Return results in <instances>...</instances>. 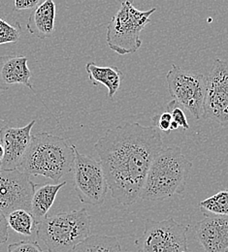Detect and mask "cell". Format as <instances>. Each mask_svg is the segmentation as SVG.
I'll use <instances>...</instances> for the list:
<instances>
[{
	"label": "cell",
	"instance_id": "6da1fadb",
	"mask_svg": "<svg viewBox=\"0 0 228 252\" xmlns=\"http://www.w3.org/2000/svg\"><path fill=\"white\" fill-rule=\"evenodd\" d=\"M166 146L155 126L125 123L110 128L95 144L112 197L124 206L139 198L155 158Z\"/></svg>",
	"mask_w": 228,
	"mask_h": 252
},
{
	"label": "cell",
	"instance_id": "7a4b0ae2",
	"mask_svg": "<svg viewBox=\"0 0 228 252\" xmlns=\"http://www.w3.org/2000/svg\"><path fill=\"white\" fill-rule=\"evenodd\" d=\"M193 162L180 147H166L155 158L148 172L140 198L146 201H163L181 194L187 187Z\"/></svg>",
	"mask_w": 228,
	"mask_h": 252
},
{
	"label": "cell",
	"instance_id": "3957f363",
	"mask_svg": "<svg viewBox=\"0 0 228 252\" xmlns=\"http://www.w3.org/2000/svg\"><path fill=\"white\" fill-rule=\"evenodd\" d=\"M75 146L60 136L41 132L33 135L23 161L24 172L59 182L74 170Z\"/></svg>",
	"mask_w": 228,
	"mask_h": 252
},
{
	"label": "cell",
	"instance_id": "277c9868",
	"mask_svg": "<svg viewBox=\"0 0 228 252\" xmlns=\"http://www.w3.org/2000/svg\"><path fill=\"white\" fill-rule=\"evenodd\" d=\"M92 219L86 209L48 217L36 227L37 237L49 252H72L91 234Z\"/></svg>",
	"mask_w": 228,
	"mask_h": 252
},
{
	"label": "cell",
	"instance_id": "5b68a950",
	"mask_svg": "<svg viewBox=\"0 0 228 252\" xmlns=\"http://www.w3.org/2000/svg\"><path fill=\"white\" fill-rule=\"evenodd\" d=\"M133 2L124 1L107 28V44L112 51L121 56L133 54L140 49V34L151 23L150 18L157 11V8L140 11L134 7Z\"/></svg>",
	"mask_w": 228,
	"mask_h": 252
},
{
	"label": "cell",
	"instance_id": "8992f818",
	"mask_svg": "<svg viewBox=\"0 0 228 252\" xmlns=\"http://www.w3.org/2000/svg\"><path fill=\"white\" fill-rule=\"evenodd\" d=\"M168 93L197 121L203 119L207 75L182 69L176 64L166 74Z\"/></svg>",
	"mask_w": 228,
	"mask_h": 252
},
{
	"label": "cell",
	"instance_id": "52a82bcc",
	"mask_svg": "<svg viewBox=\"0 0 228 252\" xmlns=\"http://www.w3.org/2000/svg\"><path fill=\"white\" fill-rule=\"evenodd\" d=\"M188 230L189 227L174 219L147 221L135 245L138 252H188Z\"/></svg>",
	"mask_w": 228,
	"mask_h": 252
},
{
	"label": "cell",
	"instance_id": "ba28073f",
	"mask_svg": "<svg viewBox=\"0 0 228 252\" xmlns=\"http://www.w3.org/2000/svg\"><path fill=\"white\" fill-rule=\"evenodd\" d=\"M75 190L83 204L100 206L104 203L109 187L100 162L82 155L75 147Z\"/></svg>",
	"mask_w": 228,
	"mask_h": 252
},
{
	"label": "cell",
	"instance_id": "9c48e42d",
	"mask_svg": "<svg viewBox=\"0 0 228 252\" xmlns=\"http://www.w3.org/2000/svg\"><path fill=\"white\" fill-rule=\"evenodd\" d=\"M203 118L228 126V63L220 59L207 75Z\"/></svg>",
	"mask_w": 228,
	"mask_h": 252
},
{
	"label": "cell",
	"instance_id": "30bf717a",
	"mask_svg": "<svg viewBox=\"0 0 228 252\" xmlns=\"http://www.w3.org/2000/svg\"><path fill=\"white\" fill-rule=\"evenodd\" d=\"M37 185L30 175L16 170H0V211L9 215L16 210L32 213V200Z\"/></svg>",
	"mask_w": 228,
	"mask_h": 252
},
{
	"label": "cell",
	"instance_id": "8fae6325",
	"mask_svg": "<svg viewBox=\"0 0 228 252\" xmlns=\"http://www.w3.org/2000/svg\"><path fill=\"white\" fill-rule=\"evenodd\" d=\"M36 121L24 127L3 126L0 129V142L4 149V158L0 170H16L23 161L32 143V130Z\"/></svg>",
	"mask_w": 228,
	"mask_h": 252
},
{
	"label": "cell",
	"instance_id": "7c38bea8",
	"mask_svg": "<svg viewBox=\"0 0 228 252\" xmlns=\"http://www.w3.org/2000/svg\"><path fill=\"white\" fill-rule=\"evenodd\" d=\"M195 239L204 252H226L228 249V217H205L196 224Z\"/></svg>",
	"mask_w": 228,
	"mask_h": 252
},
{
	"label": "cell",
	"instance_id": "4fadbf2b",
	"mask_svg": "<svg viewBox=\"0 0 228 252\" xmlns=\"http://www.w3.org/2000/svg\"><path fill=\"white\" fill-rule=\"evenodd\" d=\"M27 57L9 55L0 57V91H8L16 85H23L33 91V73Z\"/></svg>",
	"mask_w": 228,
	"mask_h": 252
},
{
	"label": "cell",
	"instance_id": "5bb4252c",
	"mask_svg": "<svg viewBox=\"0 0 228 252\" xmlns=\"http://www.w3.org/2000/svg\"><path fill=\"white\" fill-rule=\"evenodd\" d=\"M56 15L55 2L53 0H44L33 9L27 23L28 32L41 40L53 36Z\"/></svg>",
	"mask_w": 228,
	"mask_h": 252
},
{
	"label": "cell",
	"instance_id": "9a60e30c",
	"mask_svg": "<svg viewBox=\"0 0 228 252\" xmlns=\"http://www.w3.org/2000/svg\"><path fill=\"white\" fill-rule=\"evenodd\" d=\"M65 185L66 182H63L57 185L36 187L32 200V215L35 220L36 227L48 218V214L54 205L59 191Z\"/></svg>",
	"mask_w": 228,
	"mask_h": 252
},
{
	"label": "cell",
	"instance_id": "2e32d148",
	"mask_svg": "<svg viewBox=\"0 0 228 252\" xmlns=\"http://www.w3.org/2000/svg\"><path fill=\"white\" fill-rule=\"evenodd\" d=\"M89 80L95 86L104 85L108 90V97L113 98L120 90L124 73L113 66H99L97 63H89L86 65Z\"/></svg>",
	"mask_w": 228,
	"mask_h": 252
},
{
	"label": "cell",
	"instance_id": "e0dca14e",
	"mask_svg": "<svg viewBox=\"0 0 228 252\" xmlns=\"http://www.w3.org/2000/svg\"><path fill=\"white\" fill-rule=\"evenodd\" d=\"M72 252H123L116 237L94 235L88 237Z\"/></svg>",
	"mask_w": 228,
	"mask_h": 252
},
{
	"label": "cell",
	"instance_id": "ac0fdd59",
	"mask_svg": "<svg viewBox=\"0 0 228 252\" xmlns=\"http://www.w3.org/2000/svg\"><path fill=\"white\" fill-rule=\"evenodd\" d=\"M199 209L205 217H228V190H221L217 194L199 203Z\"/></svg>",
	"mask_w": 228,
	"mask_h": 252
},
{
	"label": "cell",
	"instance_id": "d6986e66",
	"mask_svg": "<svg viewBox=\"0 0 228 252\" xmlns=\"http://www.w3.org/2000/svg\"><path fill=\"white\" fill-rule=\"evenodd\" d=\"M8 225L13 231L23 236L31 237L33 229H36L35 220L32 213L26 210H16L6 216Z\"/></svg>",
	"mask_w": 228,
	"mask_h": 252
},
{
	"label": "cell",
	"instance_id": "ffe728a7",
	"mask_svg": "<svg viewBox=\"0 0 228 252\" xmlns=\"http://www.w3.org/2000/svg\"><path fill=\"white\" fill-rule=\"evenodd\" d=\"M22 26L19 22L11 25L0 17V46L8 43H17L22 35Z\"/></svg>",
	"mask_w": 228,
	"mask_h": 252
},
{
	"label": "cell",
	"instance_id": "44dd1931",
	"mask_svg": "<svg viewBox=\"0 0 228 252\" xmlns=\"http://www.w3.org/2000/svg\"><path fill=\"white\" fill-rule=\"evenodd\" d=\"M166 110H167V112H169L172 115L173 121L176 122L180 127H182L185 131L190 129V125L188 123L187 116H186L184 110L182 109V106H180L175 100L170 101L166 105Z\"/></svg>",
	"mask_w": 228,
	"mask_h": 252
},
{
	"label": "cell",
	"instance_id": "7402d4cb",
	"mask_svg": "<svg viewBox=\"0 0 228 252\" xmlns=\"http://www.w3.org/2000/svg\"><path fill=\"white\" fill-rule=\"evenodd\" d=\"M7 252H44L36 242L21 241L8 246Z\"/></svg>",
	"mask_w": 228,
	"mask_h": 252
},
{
	"label": "cell",
	"instance_id": "603a6c76",
	"mask_svg": "<svg viewBox=\"0 0 228 252\" xmlns=\"http://www.w3.org/2000/svg\"><path fill=\"white\" fill-rule=\"evenodd\" d=\"M153 124L154 126L157 127L160 131L170 132L172 131V124H173L172 115L166 111L160 116H156L153 119Z\"/></svg>",
	"mask_w": 228,
	"mask_h": 252
},
{
	"label": "cell",
	"instance_id": "cb8c5ba5",
	"mask_svg": "<svg viewBox=\"0 0 228 252\" xmlns=\"http://www.w3.org/2000/svg\"><path fill=\"white\" fill-rule=\"evenodd\" d=\"M44 0H14V11H25L35 9Z\"/></svg>",
	"mask_w": 228,
	"mask_h": 252
},
{
	"label": "cell",
	"instance_id": "d4e9b609",
	"mask_svg": "<svg viewBox=\"0 0 228 252\" xmlns=\"http://www.w3.org/2000/svg\"><path fill=\"white\" fill-rule=\"evenodd\" d=\"M8 226L6 216L0 211V245L5 244L9 239Z\"/></svg>",
	"mask_w": 228,
	"mask_h": 252
},
{
	"label": "cell",
	"instance_id": "484cf974",
	"mask_svg": "<svg viewBox=\"0 0 228 252\" xmlns=\"http://www.w3.org/2000/svg\"><path fill=\"white\" fill-rule=\"evenodd\" d=\"M3 158H4V149H3V146H2V144L0 142V169H1V166H2Z\"/></svg>",
	"mask_w": 228,
	"mask_h": 252
},
{
	"label": "cell",
	"instance_id": "4316f807",
	"mask_svg": "<svg viewBox=\"0 0 228 252\" xmlns=\"http://www.w3.org/2000/svg\"><path fill=\"white\" fill-rule=\"evenodd\" d=\"M226 252H228V249L227 250V251H226Z\"/></svg>",
	"mask_w": 228,
	"mask_h": 252
}]
</instances>
